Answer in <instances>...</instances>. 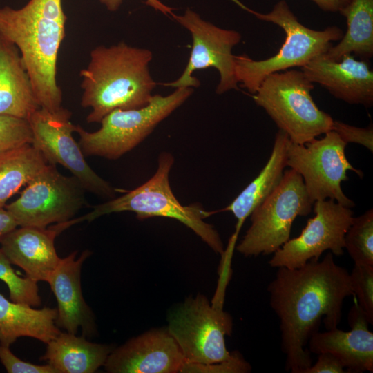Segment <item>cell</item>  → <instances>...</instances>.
I'll use <instances>...</instances> for the list:
<instances>
[{
	"label": "cell",
	"mask_w": 373,
	"mask_h": 373,
	"mask_svg": "<svg viewBox=\"0 0 373 373\" xmlns=\"http://www.w3.org/2000/svg\"><path fill=\"white\" fill-rule=\"evenodd\" d=\"M269 305L279 319L285 369L303 373L312 364L305 347L318 331L338 327L343 301L353 295L350 273L337 265L331 252L294 269L278 267L267 286Z\"/></svg>",
	"instance_id": "6da1fadb"
},
{
	"label": "cell",
	"mask_w": 373,
	"mask_h": 373,
	"mask_svg": "<svg viewBox=\"0 0 373 373\" xmlns=\"http://www.w3.org/2000/svg\"><path fill=\"white\" fill-rule=\"evenodd\" d=\"M90 56L87 68L79 73L83 78L81 105L92 109L87 122L99 123L115 109L138 108L149 104L156 86L149 70L151 51L119 42L97 46Z\"/></svg>",
	"instance_id": "7a4b0ae2"
},
{
	"label": "cell",
	"mask_w": 373,
	"mask_h": 373,
	"mask_svg": "<svg viewBox=\"0 0 373 373\" xmlns=\"http://www.w3.org/2000/svg\"><path fill=\"white\" fill-rule=\"evenodd\" d=\"M258 19L280 26L285 39L278 52L263 60H253L246 55L235 56L237 82L254 95L268 75L294 67H303L318 55L325 53L332 41L340 40L343 30L329 26L323 30L309 28L300 23L285 0L275 4L268 13L251 10L238 0H231Z\"/></svg>",
	"instance_id": "3957f363"
},
{
	"label": "cell",
	"mask_w": 373,
	"mask_h": 373,
	"mask_svg": "<svg viewBox=\"0 0 373 373\" xmlns=\"http://www.w3.org/2000/svg\"><path fill=\"white\" fill-rule=\"evenodd\" d=\"M173 162L171 153H162L157 171L149 180L119 198L94 206L92 211L79 218L80 222L122 211L134 212L139 220L156 216L173 218L193 231L215 252L223 255L224 245L219 233L204 220L209 213L198 204L183 206L173 195L169 178Z\"/></svg>",
	"instance_id": "277c9868"
},
{
	"label": "cell",
	"mask_w": 373,
	"mask_h": 373,
	"mask_svg": "<svg viewBox=\"0 0 373 373\" xmlns=\"http://www.w3.org/2000/svg\"><path fill=\"white\" fill-rule=\"evenodd\" d=\"M313 89L301 70L291 68L266 77L252 97L291 142L304 144L332 131L334 123L314 102Z\"/></svg>",
	"instance_id": "5b68a950"
},
{
	"label": "cell",
	"mask_w": 373,
	"mask_h": 373,
	"mask_svg": "<svg viewBox=\"0 0 373 373\" xmlns=\"http://www.w3.org/2000/svg\"><path fill=\"white\" fill-rule=\"evenodd\" d=\"M190 87L177 88L171 94L153 95L146 106L115 109L99 122L101 127L88 132L76 125L78 144L84 156L117 160L142 142L160 123L193 93Z\"/></svg>",
	"instance_id": "8992f818"
},
{
	"label": "cell",
	"mask_w": 373,
	"mask_h": 373,
	"mask_svg": "<svg viewBox=\"0 0 373 373\" xmlns=\"http://www.w3.org/2000/svg\"><path fill=\"white\" fill-rule=\"evenodd\" d=\"M166 329L186 362L213 364L232 356L225 337L232 333L233 318L223 309L222 300L211 304L201 294L186 298L170 311Z\"/></svg>",
	"instance_id": "52a82bcc"
},
{
	"label": "cell",
	"mask_w": 373,
	"mask_h": 373,
	"mask_svg": "<svg viewBox=\"0 0 373 373\" xmlns=\"http://www.w3.org/2000/svg\"><path fill=\"white\" fill-rule=\"evenodd\" d=\"M313 204L301 175L285 170L278 185L250 214L251 225L236 250L245 256L274 254L290 239L296 218L310 213Z\"/></svg>",
	"instance_id": "ba28073f"
},
{
	"label": "cell",
	"mask_w": 373,
	"mask_h": 373,
	"mask_svg": "<svg viewBox=\"0 0 373 373\" xmlns=\"http://www.w3.org/2000/svg\"><path fill=\"white\" fill-rule=\"evenodd\" d=\"M347 144L334 131L325 136L298 144L289 140L287 151V166L299 173L311 200L331 199L352 208L354 202L347 198L341 189V182L349 180L348 171L360 178L363 172L355 169L346 157Z\"/></svg>",
	"instance_id": "9c48e42d"
},
{
	"label": "cell",
	"mask_w": 373,
	"mask_h": 373,
	"mask_svg": "<svg viewBox=\"0 0 373 373\" xmlns=\"http://www.w3.org/2000/svg\"><path fill=\"white\" fill-rule=\"evenodd\" d=\"M85 189L74 176L46 165L26 185L19 197L4 207L19 227L46 228L73 219L86 204Z\"/></svg>",
	"instance_id": "30bf717a"
},
{
	"label": "cell",
	"mask_w": 373,
	"mask_h": 373,
	"mask_svg": "<svg viewBox=\"0 0 373 373\" xmlns=\"http://www.w3.org/2000/svg\"><path fill=\"white\" fill-rule=\"evenodd\" d=\"M71 115L62 106L54 111L41 107L37 110L27 119L32 135L31 145L47 164H60L68 169L86 191L112 199L115 189L91 169L73 137L76 125L70 121Z\"/></svg>",
	"instance_id": "8fae6325"
},
{
	"label": "cell",
	"mask_w": 373,
	"mask_h": 373,
	"mask_svg": "<svg viewBox=\"0 0 373 373\" xmlns=\"http://www.w3.org/2000/svg\"><path fill=\"white\" fill-rule=\"evenodd\" d=\"M171 17L187 29L192 38V48L188 64L182 74L175 81L165 85L175 88L198 87L199 80L193 76L195 70L213 67L220 75L216 92L222 94L230 90H237L238 82L235 73L233 47L241 39V35L233 30L221 28L202 19L200 16L187 8L182 15Z\"/></svg>",
	"instance_id": "7c38bea8"
},
{
	"label": "cell",
	"mask_w": 373,
	"mask_h": 373,
	"mask_svg": "<svg viewBox=\"0 0 373 373\" xmlns=\"http://www.w3.org/2000/svg\"><path fill=\"white\" fill-rule=\"evenodd\" d=\"M314 216L308 220L300 234L287 240L274 253L271 267H300L311 259H319L329 250L333 255L344 251V238L353 221V211L336 201L327 199L314 202Z\"/></svg>",
	"instance_id": "4fadbf2b"
},
{
	"label": "cell",
	"mask_w": 373,
	"mask_h": 373,
	"mask_svg": "<svg viewBox=\"0 0 373 373\" xmlns=\"http://www.w3.org/2000/svg\"><path fill=\"white\" fill-rule=\"evenodd\" d=\"M185 362L167 329H157L114 348L104 365L111 373H177Z\"/></svg>",
	"instance_id": "5bb4252c"
},
{
	"label": "cell",
	"mask_w": 373,
	"mask_h": 373,
	"mask_svg": "<svg viewBox=\"0 0 373 373\" xmlns=\"http://www.w3.org/2000/svg\"><path fill=\"white\" fill-rule=\"evenodd\" d=\"M79 222L78 218L46 228L19 227L1 240L0 248L28 277L36 282H47L61 260L55 250V238Z\"/></svg>",
	"instance_id": "9a60e30c"
},
{
	"label": "cell",
	"mask_w": 373,
	"mask_h": 373,
	"mask_svg": "<svg viewBox=\"0 0 373 373\" xmlns=\"http://www.w3.org/2000/svg\"><path fill=\"white\" fill-rule=\"evenodd\" d=\"M301 70L311 82L319 84L336 98L365 107L373 104V73L367 60L347 55L336 61L323 53L301 67Z\"/></svg>",
	"instance_id": "2e32d148"
},
{
	"label": "cell",
	"mask_w": 373,
	"mask_h": 373,
	"mask_svg": "<svg viewBox=\"0 0 373 373\" xmlns=\"http://www.w3.org/2000/svg\"><path fill=\"white\" fill-rule=\"evenodd\" d=\"M350 331L338 327L326 332H316L307 343L310 353H330L336 356L348 372H373V333L368 321L354 298L348 315Z\"/></svg>",
	"instance_id": "e0dca14e"
},
{
	"label": "cell",
	"mask_w": 373,
	"mask_h": 373,
	"mask_svg": "<svg viewBox=\"0 0 373 373\" xmlns=\"http://www.w3.org/2000/svg\"><path fill=\"white\" fill-rule=\"evenodd\" d=\"M76 255L74 251L61 258L47 283L57 302V325L75 334L81 327L85 336H90L96 332L94 315L84 301L81 287L82 266L90 252L84 251L77 259Z\"/></svg>",
	"instance_id": "ac0fdd59"
},
{
	"label": "cell",
	"mask_w": 373,
	"mask_h": 373,
	"mask_svg": "<svg viewBox=\"0 0 373 373\" xmlns=\"http://www.w3.org/2000/svg\"><path fill=\"white\" fill-rule=\"evenodd\" d=\"M39 108L18 48L0 35V115L28 119Z\"/></svg>",
	"instance_id": "d6986e66"
},
{
	"label": "cell",
	"mask_w": 373,
	"mask_h": 373,
	"mask_svg": "<svg viewBox=\"0 0 373 373\" xmlns=\"http://www.w3.org/2000/svg\"><path fill=\"white\" fill-rule=\"evenodd\" d=\"M55 308L33 307L9 300L0 294V344L9 346L22 336L49 343L61 332Z\"/></svg>",
	"instance_id": "ffe728a7"
},
{
	"label": "cell",
	"mask_w": 373,
	"mask_h": 373,
	"mask_svg": "<svg viewBox=\"0 0 373 373\" xmlns=\"http://www.w3.org/2000/svg\"><path fill=\"white\" fill-rule=\"evenodd\" d=\"M113 349L75 334L60 332L47 343L41 360L47 361L57 373H93L104 365Z\"/></svg>",
	"instance_id": "44dd1931"
},
{
	"label": "cell",
	"mask_w": 373,
	"mask_h": 373,
	"mask_svg": "<svg viewBox=\"0 0 373 373\" xmlns=\"http://www.w3.org/2000/svg\"><path fill=\"white\" fill-rule=\"evenodd\" d=\"M288 135L279 130L275 137L270 157L260 173L240 193L224 211L233 213L237 219L235 238L246 218L260 205L280 183L287 166L286 151Z\"/></svg>",
	"instance_id": "7402d4cb"
},
{
	"label": "cell",
	"mask_w": 373,
	"mask_h": 373,
	"mask_svg": "<svg viewBox=\"0 0 373 373\" xmlns=\"http://www.w3.org/2000/svg\"><path fill=\"white\" fill-rule=\"evenodd\" d=\"M347 20V31L340 42L325 53L333 61L354 54L367 60L373 56V0H351L339 12Z\"/></svg>",
	"instance_id": "603a6c76"
},
{
	"label": "cell",
	"mask_w": 373,
	"mask_h": 373,
	"mask_svg": "<svg viewBox=\"0 0 373 373\" xmlns=\"http://www.w3.org/2000/svg\"><path fill=\"white\" fill-rule=\"evenodd\" d=\"M47 162L31 144L0 153V207L37 175Z\"/></svg>",
	"instance_id": "cb8c5ba5"
},
{
	"label": "cell",
	"mask_w": 373,
	"mask_h": 373,
	"mask_svg": "<svg viewBox=\"0 0 373 373\" xmlns=\"http://www.w3.org/2000/svg\"><path fill=\"white\" fill-rule=\"evenodd\" d=\"M344 244L354 265H373L372 209L354 217L345 235Z\"/></svg>",
	"instance_id": "d4e9b609"
},
{
	"label": "cell",
	"mask_w": 373,
	"mask_h": 373,
	"mask_svg": "<svg viewBox=\"0 0 373 373\" xmlns=\"http://www.w3.org/2000/svg\"><path fill=\"white\" fill-rule=\"evenodd\" d=\"M11 265L0 248V280L7 285L10 300L32 307L39 306L41 298L39 295L37 282L27 276H19Z\"/></svg>",
	"instance_id": "484cf974"
},
{
	"label": "cell",
	"mask_w": 373,
	"mask_h": 373,
	"mask_svg": "<svg viewBox=\"0 0 373 373\" xmlns=\"http://www.w3.org/2000/svg\"><path fill=\"white\" fill-rule=\"evenodd\" d=\"M353 295L369 324H373V265H354L350 273Z\"/></svg>",
	"instance_id": "4316f807"
},
{
	"label": "cell",
	"mask_w": 373,
	"mask_h": 373,
	"mask_svg": "<svg viewBox=\"0 0 373 373\" xmlns=\"http://www.w3.org/2000/svg\"><path fill=\"white\" fill-rule=\"evenodd\" d=\"M32 142V131L27 119L0 115V153L31 144Z\"/></svg>",
	"instance_id": "83f0119b"
},
{
	"label": "cell",
	"mask_w": 373,
	"mask_h": 373,
	"mask_svg": "<svg viewBox=\"0 0 373 373\" xmlns=\"http://www.w3.org/2000/svg\"><path fill=\"white\" fill-rule=\"evenodd\" d=\"M250 364L238 352L227 361L213 364H199L185 362L180 372L198 373H247L250 372Z\"/></svg>",
	"instance_id": "f1b7e54d"
},
{
	"label": "cell",
	"mask_w": 373,
	"mask_h": 373,
	"mask_svg": "<svg viewBox=\"0 0 373 373\" xmlns=\"http://www.w3.org/2000/svg\"><path fill=\"white\" fill-rule=\"evenodd\" d=\"M9 347L0 344V361L8 373H57L48 364L40 365L22 361Z\"/></svg>",
	"instance_id": "f546056e"
},
{
	"label": "cell",
	"mask_w": 373,
	"mask_h": 373,
	"mask_svg": "<svg viewBox=\"0 0 373 373\" xmlns=\"http://www.w3.org/2000/svg\"><path fill=\"white\" fill-rule=\"evenodd\" d=\"M332 131H335L341 140L347 143L359 144L373 151V128H359L347 124L338 120H334Z\"/></svg>",
	"instance_id": "4dcf8cb0"
},
{
	"label": "cell",
	"mask_w": 373,
	"mask_h": 373,
	"mask_svg": "<svg viewBox=\"0 0 373 373\" xmlns=\"http://www.w3.org/2000/svg\"><path fill=\"white\" fill-rule=\"evenodd\" d=\"M318 360L303 373H344L346 370L341 361L334 355L325 352L318 354Z\"/></svg>",
	"instance_id": "1f68e13d"
},
{
	"label": "cell",
	"mask_w": 373,
	"mask_h": 373,
	"mask_svg": "<svg viewBox=\"0 0 373 373\" xmlns=\"http://www.w3.org/2000/svg\"><path fill=\"white\" fill-rule=\"evenodd\" d=\"M99 1L112 12L117 10L122 3V0H99ZM146 3L165 15L169 14L171 16L173 14V8L164 5L159 0H146Z\"/></svg>",
	"instance_id": "d6a6232c"
},
{
	"label": "cell",
	"mask_w": 373,
	"mask_h": 373,
	"mask_svg": "<svg viewBox=\"0 0 373 373\" xmlns=\"http://www.w3.org/2000/svg\"><path fill=\"white\" fill-rule=\"evenodd\" d=\"M18 226L12 214L5 207H0V242Z\"/></svg>",
	"instance_id": "836d02e7"
},
{
	"label": "cell",
	"mask_w": 373,
	"mask_h": 373,
	"mask_svg": "<svg viewBox=\"0 0 373 373\" xmlns=\"http://www.w3.org/2000/svg\"><path fill=\"white\" fill-rule=\"evenodd\" d=\"M321 10L327 12H340L351 0H312Z\"/></svg>",
	"instance_id": "e575fe53"
}]
</instances>
